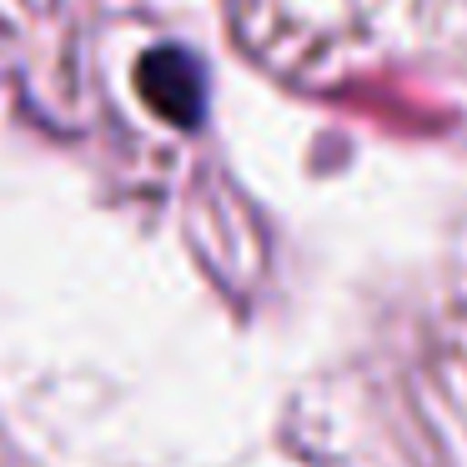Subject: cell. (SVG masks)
<instances>
[{"label": "cell", "instance_id": "6da1fadb", "mask_svg": "<svg viewBox=\"0 0 467 467\" xmlns=\"http://www.w3.org/2000/svg\"><path fill=\"white\" fill-rule=\"evenodd\" d=\"M136 86H141L146 106L166 116L171 126H196L206 111V76L192 51L182 46H156L136 66Z\"/></svg>", "mask_w": 467, "mask_h": 467}]
</instances>
